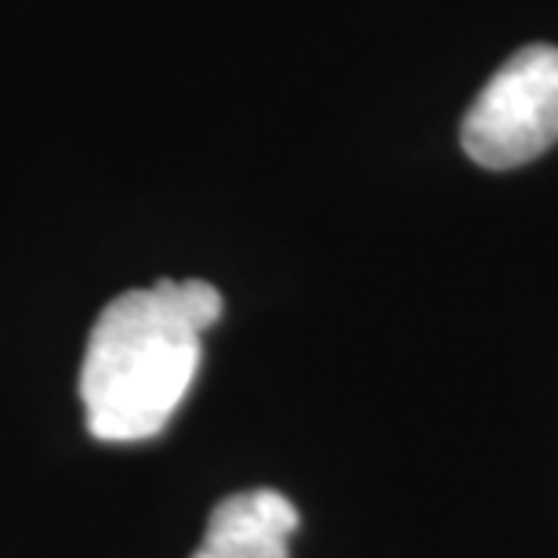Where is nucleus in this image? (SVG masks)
Returning a JSON list of instances; mask_svg holds the SVG:
<instances>
[{
    "label": "nucleus",
    "mask_w": 558,
    "mask_h": 558,
    "mask_svg": "<svg viewBox=\"0 0 558 558\" xmlns=\"http://www.w3.org/2000/svg\"><path fill=\"white\" fill-rule=\"evenodd\" d=\"M558 142V48L515 51L464 113L461 145L478 167L511 171Z\"/></svg>",
    "instance_id": "f03ea898"
},
{
    "label": "nucleus",
    "mask_w": 558,
    "mask_h": 558,
    "mask_svg": "<svg viewBox=\"0 0 558 558\" xmlns=\"http://www.w3.org/2000/svg\"><path fill=\"white\" fill-rule=\"evenodd\" d=\"M218 316L221 294L207 279H156L109 301L81 366V403L95 439L160 435L196 381L204 330Z\"/></svg>",
    "instance_id": "f257e3e1"
},
{
    "label": "nucleus",
    "mask_w": 558,
    "mask_h": 558,
    "mask_svg": "<svg viewBox=\"0 0 558 558\" xmlns=\"http://www.w3.org/2000/svg\"><path fill=\"white\" fill-rule=\"evenodd\" d=\"M298 522L294 500L279 489H243L210 511L193 558H290Z\"/></svg>",
    "instance_id": "7ed1b4c3"
}]
</instances>
